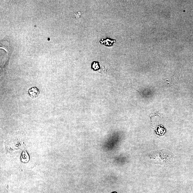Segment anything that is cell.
<instances>
[{"label": "cell", "instance_id": "6da1fadb", "mask_svg": "<svg viewBox=\"0 0 193 193\" xmlns=\"http://www.w3.org/2000/svg\"><path fill=\"white\" fill-rule=\"evenodd\" d=\"M28 93L30 96L32 98H35L38 96L40 93L39 90L37 87H32L28 90Z\"/></svg>", "mask_w": 193, "mask_h": 193}, {"label": "cell", "instance_id": "7a4b0ae2", "mask_svg": "<svg viewBox=\"0 0 193 193\" xmlns=\"http://www.w3.org/2000/svg\"><path fill=\"white\" fill-rule=\"evenodd\" d=\"M22 161L24 162H27L29 160V157L26 151H25L22 153L21 157Z\"/></svg>", "mask_w": 193, "mask_h": 193}, {"label": "cell", "instance_id": "3957f363", "mask_svg": "<svg viewBox=\"0 0 193 193\" xmlns=\"http://www.w3.org/2000/svg\"><path fill=\"white\" fill-rule=\"evenodd\" d=\"M111 193H117V192H112Z\"/></svg>", "mask_w": 193, "mask_h": 193}]
</instances>
